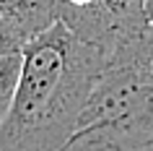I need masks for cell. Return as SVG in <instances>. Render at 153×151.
I'll list each match as a JSON object with an SVG mask.
<instances>
[{"instance_id":"4","label":"cell","mask_w":153,"mask_h":151,"mask_svg":"<svg viewBox=\"0 0 153 151\" xmlns=\"http://www.w3.org/2000/svg\"><path fill=\"white\" fill-rule=\"evenodd\" d=\"M21 63H24V52L0 57V122L5 117L10 102H13L18 78H21Z\"/></svg>"},{"instance_id":"1","label":"cell","mask_w":153,"mask_h":151,"mask_svg":"<svg viewBox=\"0 0 153 151\" xmlns=\"http://www.w3.org/2000/svg\"><path fill=\"white\" fill-rule=\"evenodd\" d=\"M106 65L109 52L62 21L31 37L0 122V151H60Z\"/></svg>"},{"instance_id":"2","label":"cell","mask_w":153,"mask_h":151,"mask_svg":"<svg viewBox=\"0 0 153 151\" xmlns=\"http://www.w3.org/2000/svg\"><path fill=\"white\" fill-rule=\"evenodd\" d=\"M151 34L109 57L60 151H135L153 143V81L140 63Z\"/></svg>"},{"instance_id":"3","label":"cell","mask_w":153,"mask_h":151,"mask_svg":"<svg viewBox=\"0 0 153 151\" xmlns=\"http://www.w3.org/2000/svg\"><path fill=\"white\" fill-rule=\"evenodd\" d=\"M0 16L8 18L26 42L60 21L57 0H0Z\"/></svg>"},{"instance_id":"5","label":"cell","mask_w":153,"mask_h":151,"mask_svg":"<svg viewBox=\"0 0 153 151\" xmlns=\"http://www.w3.org/2000/svg\"><path fill=\"white\" fill-rule=\"evenodd\" d=\"M24 47H26V39L21 37V32L8 18L0 16V57L18 55V52H24Z\"/></svg>"}]
</instances>
